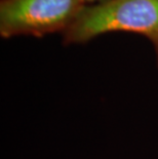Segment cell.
Returning <instances> with one entry per match:
<instances>
[{
    "instance_id": "6da1fadb",
    "label": "cell",
    "mask_w": 158,
    "mask_h": 159,
    "mask_svg": "<svg viewBox=\"0 0 158 159\" xmlns=\"http://www.w3.org/2000/svg\"><path fill=\"white\" fill-rule=\"evenodd\" d=\"M116 31L147 37L154 46L158 64V0H104L86 5L63 33V42L81 44Z\"/></svg>"
},
{
    "instance_id": "7a4b0ae2",
    "label": "cell",
    "mask_w": 158,
    "mask_h": 159,
    "mask_svg": "<svg viewBox=\"0 0 158 159\" xmlns=\"http://www.w3.org/2000/svg\"><path fill=\"white\" fill-rule=\"evenodd\" d=\"M85 6L82 0H1L0 35L11 38L64 33Z\"/></svg>"
},
{
    "instance_id": "3957f363",
    "label": "cell",
    "mask_w": 158,
    "mask_h": 159,
    "mask_svg": "<svg viewBox=\"0 0 158 159\" xmlns=\"http://www.w3.org/2000/svg\"><path fill=\"white\" fill-rule=\"evenodd\" d=\"M83 2H84V4H90V3H99V2H102L104 0H82Z\"/></svg>"
}]
</instances>
